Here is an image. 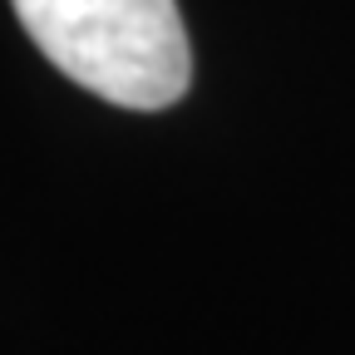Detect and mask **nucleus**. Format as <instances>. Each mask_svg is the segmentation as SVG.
<instances>
[{"label":"nucleus","instance_id":"f257e3e1","mask_svg":"<svg viewBox=\"0 0 355 355\" xmlns=\"http://www.w3.org/2000/svg\"><path fill=\"white\" fill-rule=\"evenodd\" d=\"M40 55L119 109H168L193 84L178 0H10Z\"/></svg>","mask_w":355,"mask_h":355}]
</instances>
